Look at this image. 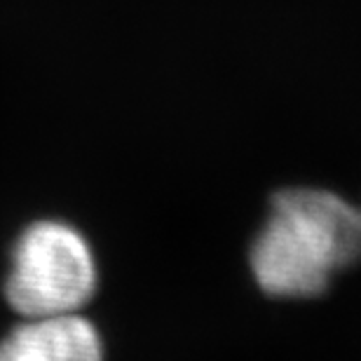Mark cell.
I'll list each match as a JSON object with an SVG mask.
<instances>
[{"label":"cell","mask_w":361,"mask_h":361,"mask_svg":"<svg viewBox=\"0 0 361 361\" xmlns=\"http://www.w3.org/2000/svg\"><path fill=\"white\" fill-rule=\"evenodd\" d=\"M361 261V209L326 188L274 192L249 247V270L270 298L307 300Z\"/></svg>","instance_id":"obj_1"},{"label":"cell","mask_w":361,"mask_h":361,"mask_svg":"<svg viewBox=\"0 0 361 361\" xmlns=\"http://www.w3.org/2000/svg\"><path fill=\"white\" fill-rule=\"evenodd\" d=\"M99 286V263L90 240L75 226L42 219L14 240L5 300L19 317L82 312Z\"/></svg>","instance_id":"obj_2"},{"label":"cell","mask_w":361,"mask_h":361,"mask_svg":"<svg viewBox=\"0 0 361 361\" xmlns=\"http://www.w3.org/2000/svg\"><path fill=\"white\" fill-rule=\"evenodd\" d=\"M99 326L82 312L21 317L0 341V361H104Z\"/></svg>","instance_id":"obj_3"}]
</instances>
